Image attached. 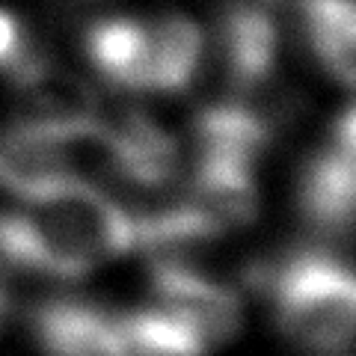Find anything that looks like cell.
<instances>
[{"label":"cell","instance_id":"5bb4252c","mask_svg":"<svg viewBox=\"0 0 356 356\" xmlns=\"http://www.w3.org/2000/svg\"><path fill=\"white\" fill-rule=\"evenodd\" d=\"M119 336L125 339L131 356H205L208 344L193 327L163 306L134 309L113 315Z\"/></svg>","mask_w":356,"mask_h":356},{"label":"cell","instance_id":"ba28073f","mask_svg":"<svg viewBox=\"0 0 356 356\" xmlns=\"http://www.w3.org/2000/svg\"><path fill=\"white\" fill-rule=\"evenodd\" d=\"M280 125L241 98L226 104H211L193 122L196 158L232 161L255 166V161L273 146Z\"/></svg>","mask_w":356,"mask_h":356},{"label":"cell","instance_id":"8992f818","mask_svg":"<svg viewBox=\"0 0 356 356\" xmlns=\"http://www.w3.org/2000/svg\"><path fill=\"white\" fill-rule=\"evenodd\" d=\"M220 54L232 98H243L273 81L280 57V24L261 0L232 3L220 18Z\"/></svg>","mask_w":356,"mask_h":356},{"label":"cell","instance_id":"7c38bea8","mask_svg":"<svg viewBox=\"0 0 356 356\" xmlns=\"http://www.w3.org/2000/svg\"><path fill=\"white\" fill-rule=\"evenodd\" d=\"M297 13L315 60L339 83L350 86L356 69L353 0H297Z\"/></svg>","mask_w":356,"mask_h":356},{"label":"cell","instance_id":"52a82bcc","mask_svg":"<svg viewBox=\"0 0 356 356\" xmlns=\"http://www.w3.org/2000/svg\"><path fill=\"white\" fill-rule=\"evenodd\" d=\"M33 336L48 356H131L113 315L74 300L39 306L33 312Z\"/></svg>","mask_w":356,"mask_h":356},{"label":"cell","instance_id":"9a60e30c","mask_svg":"<svg viewBox=\"0 0 356 356\" xmlns=\"http://www.w3.org/2000/svg\"><path fill=\"white\" fill-rule=\"evenodd\" d=\"M24 36H21V27H18V21L9 15V13H3L0 9V65H6L13 63L18 54H21V48H24Z\"/></svg>","mask_w":356,"mask_h":356},{"label":"cell","instance_id":"6da1fadb","mask_svg":"<svg viewBox=\"0 0 356 356\" xmlns=\"http://www.w3.org/2000/svg\"><path fill=\"white\" fill-rule=\"evenodd\" d=\"M273 318L285 339L306 350H339L350 341L356 285L350 267L324 250H300L270 276Z\"/></svg>","mask_w":356,"mask_h":356},{"label":"cell","instance_id":"7a4b0ae2","mask_svg":"<svg viewBox=\"0 0 356 356\" xmlns=\"http://www.w3.org/2000/svg\"><path fill=\"white\" fill-rule=\"evenodd\" d=\"M13 81L21 119L42 125L57 134H77L95 125L98 119V98L81 77L54 65L44 54L33 51L30 44L6 65Z\"/></svg>","mask_w":356,"mask_h":356},{"label":"cell","instance_id":"8fae6325","mask_svg":"<svg viewBox=\"0 0 356 356\" xmlns=\"http://www.w3.org/2000/svg\"><path fill=\"white\" fill-rule=\"evenodd\" d=\"M184 199L214 220L222 232L250 226L259 214V187L252 166L232 161L196 158Z\"/></svg>","mask_w":356,"mask_h":356},{"label":"cell","instance_id":"5b68a950","mask_svg":"<svg viewBox=\"0 0 356 356\" xmlns=\"http://www.w3.org/2000/svg\"><path fill=\"white\" fill-rule=\"evenodd\" d=\"M0 261L60 280H77L98 264L57 217L36 205H30V211L0 214Z\"/></svg>","mask_w":356,"mask_h":356},{"label":"cell","instance_id":"277c9868","mask_svg":"<svg viewBox=\"0 0 356 356\" xmlns=\"http://www.w3.org/2000/svg\"><path fill=\"white\" fill-rule=\"evenodd\" d=\"M152 288L158 294V306L170 309L187 327H193L208 348L238 336L243 321L238 294L196 270L193 264L175 255H158L152 261Z\"/></svg>","mask_w":356,"mask_h":356},{"label":"cell","instance_id":"3957f363","mask_svg":"<svg viewBox=\"0 0 356 356\" xmlns=\"http://www.w3.org/2000/svg\"><path fill=\"white\" fill-rule=\"evenodd\" d=\"M356 208V119L348 107L332 140L303 163L297 178V211L324 232H348Z\"/></svg>","mask_w":356,"mask_h":356},{"label":"cell","instance_id":"30bf717a","mask_svg":"<svg viewBox=\"0 0 356 356\" xmlns=\"http://www.w3.org/2000/svg\"><path fill=\"white\" fill-rule=\"evenodd\" d=\"M83 51L110 86L149 92V27L134 18H102L83 33Z\"/></svg>","mask_w":356,"mask_h":356},{"label":"cell","instance_id":"4fadbf2b","mask_svg":"<svg viewBox=\"0 0 356 356\" xmlns=\"http://www.w3.org/2000/svg\"><path fill=\"white\" fill-rule=\"evenodd\" d=\"M205 57V36L187 15H161L149 27V92H181Z\"/></svg>","mask_w":356,"mask_h":356},{"label":"cell","instance_id":"9c48e42d","mask_svg":"<svg viewBox=\"0 0 356 356\" xmlns=\"http://www.w3.org/2000/svg\"><path fill=\"white\" fill-rule=\"evenodd\" d=\"M98 125L113 149L116 175L140 187H161L172 178L178 166V143L154 119L137 110H122L113 119L98 116Z\"/></svg>","mask_w":356,"mask_h":356}]
</instances>
